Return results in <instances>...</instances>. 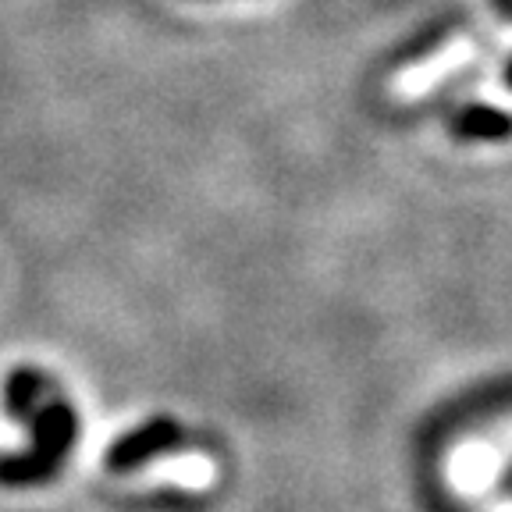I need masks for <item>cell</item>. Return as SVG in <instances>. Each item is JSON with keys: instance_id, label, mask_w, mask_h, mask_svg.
Here are the masks:
<instances>
[{"instance_id": "1", "label": "cell", "mask_w": 512, "mask_h": 512, "mask_svg": "<svg viewBox=\"0 0 512 512\" xmlns=\"http://www.w3.org/2000/svg\"><path fill=\"white\" fill-rule=\"evenodd\" d=\"M32 445L0 456V488H40L64 466L79 438V416L64 399L43 402L32 416Z\"/></svg>"}, {"instance_id": "2", "label": "cell", "mask_w": 512, "mask_h": 512, "mask_svg": "<svg viewBox=\"0 0 512 512\" xmlns=\"http://www.w3.org/2000/svg\"><path fill=\"white\" fill-rule=\"evenodd\" d=\"M185 441V427L178 424L175 416H153L146 424L132 427L128 434H121L111 448H107V470L128 473L136 466L150 463V459L164 456L171 448H178Z\"/></svg>"}, {"instance_id": "3", "label": "cell", "mask_w": 512, "mask_h": 512, "mask_svg": "<svg viewBox=\"0 0 512 512\" xmlns=\"http://www.w3.org/2000/svg\"><path fill=\"white\" fill-rule=\"evenodd\" d=\"M50 392V381L40 374L36 367H15V374L8 377V384H4V406H8V413L15 416V420H22V424H32V416L40 413L43 402Z\"/></svg>"}, {"instance_id": "4", "label": "cell", "mask_w": 512, "mask_h": 512, "mask_svg": "<svg viewBox=\"0 0 512 512\" xmlns=\"http://www.w3.org/2000/svg\"><path fill=\"white\" fill-rule=\"evenodd\" d=\"M505 125H509V121L498 118V114H491V111H470L456 121V132L459 136H495V132H502Z\"/></svg>"}]
</instances>
